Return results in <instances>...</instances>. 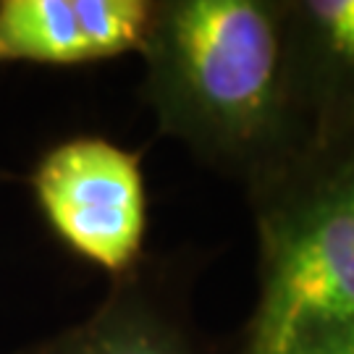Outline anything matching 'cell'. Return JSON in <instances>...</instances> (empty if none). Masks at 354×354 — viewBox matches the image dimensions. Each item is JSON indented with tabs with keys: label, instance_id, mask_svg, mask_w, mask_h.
<instances>
[{
	"label": "cell",
	"instance_id": "obj_1",
	"mask_svg": "<svg viewBox=\"0 0 354 354\" xmlns=\"http://www.w3.org/2000/svg\"><path fill=\"white\" fill-rule=\"evenodd\" d=\"M165 137L210 165L260 174L286 137L291 37L268 0H160L140 48Z\"/></svg>",
	"mask_w": 354,
	"mask_h": 354
},
{
	"label": "cell",
	"instance_id": "obj_2",
	"mask_svg": "<svg viewBox=\"0 0 354 354\" xmlns=\"http://www.w3.org/2000/svg\"><path fill=\"white\" fill-rule=\"evenodd\" d=\"M326 320H354V160L260 215V299L244 354H273Z\"/></svg>",
	"mask_w": 354,
	"mask_h": 354
},
{
	"label": "cell",
	"instance_id": "obj_3",
	"mask_svg": "<svg viewBox=\"0 0 354 354\" xmlns=\"http://www.w3.org/2000/svg\"><path fill=\"white\" fill-rule=\"evenodd\" d=\"M29 187L45 223L82 260L113 279L140 266L147 189L137 152L105 137H71L39 155Z\"/></svg>",
	"mask_w": 354,
	"mask_h": 354
},
{
	"label": "cell",
	"instance_id": "obj_4",
	"mask_svg": "<svg viewBox=\"0 0 354 354\" xmlns=\"http://www.w3.org/2000/svg\"><path fill=\"white\" fill-rule=\"evenodd\" d=\"M155 0H0V66H79L140 53Z\"/></svg>",
	"mask_w": 354,
	"mask_h": 354
},
{
	"label": "cell",
	"instance_id": "obj_5",
	"mask_svg": "<svg viewBox=\"0 0 354 354\" xmlns=\"http://www.w3.org/2000/svg\"><path fill=\"white\" fill-rule=\"evenodd\" d=\"M16 354H200L184 320L163 297L129 270L97 310Z\"/></svg>",
	"mask_w": 354,
	"mask_h": 354
},
{
	"label": "cell",
	"instance_id": "obj_6",
	"mask_svg": "<svg viewBox=\"0 0 354 354\" xmlns=\"http://www.w3.org/2000/svg\"><path fill=\"white\" fill-rule=\"evenodd\" d=\"M286 16L297 19L304 50L323 74L354 79V0H307L294 3Z\"/></svg>",
	"mask_w": 354,
	"mask_h": 354
},
{
	"label": "cell",
	"instance_id": "obj_7",
	"mask_svg": "<svg viewBox=\"0 0 354 354\" xmlns=\"http://www.w3.org/2000/svg\"><path fill=\"white\" fill-rule=\"evenodd\" d=\"M273 354H354V320L307 323Z\"/></svg>",
	"mask_w": 354,
	"mask_h": 354
}]
</instances>
